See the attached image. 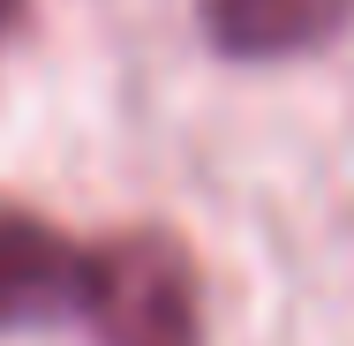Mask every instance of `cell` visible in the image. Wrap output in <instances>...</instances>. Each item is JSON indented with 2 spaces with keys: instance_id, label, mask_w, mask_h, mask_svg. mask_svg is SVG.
Segmentation results:
<instances>
[{
  "instance_id": "obj_1",
  "label": "cell",
  "mask_w": 354,
  "mask_h": 346,
  "mask_svg": "<svg viewBox=\"0 0 354 346\" xmlns=\"http://www.w3.org/2000/svg\"><path fill=\"white\" fill-rule=\"evenodd\" d=\"M75 316L91 324L98 346H204V301H196L189 249L158 226L98 241L83 256Z\"/></svg>"
},
{
  "instance_id": "obj_2",
  "label": "cell",
  "mask_w": 354,
  "mask_h": 346,
  "mask_svg": "<svg viewBox=\"0 0 354 346\" xmlns=\"http://www.w3.org/2000/svg\"><path fill=\"white\" fill-rule=\"evenodd\" d=\"M83 256L91 249H75L61 226H46L30 211H0V331L75 316Z\"/></svg>"
},
{
  "instance_id": "obj_3",
  "label": "cell",
  "mask_w": 354,
  "mask_h": 346,
  "mask_svg": "<svg viewBox=\"0 0 354 346\" xmlns=\"http://www.w3.org/2000/svg\"><path fill=\"white\" fill-rule=\"evenodd\" d=\"M354 23V0H204V30L234 61H286Z\"/></svg>"
},
{
  "instance_id": "obj_4",
  "label": "cell",
  "mask_w": 354,
  "mask_h": 346,
  "mask_svg": "<svg viewBox=\"0 0 354 346\" xmlns=\"http://www.w3.org/2000/svg\"><path fill=\"white\" fill-rule=\"evenodd\" d=\"M15 8H23V0H0V30H8V23H15Z\"/></svg>"
}]
</instances>
